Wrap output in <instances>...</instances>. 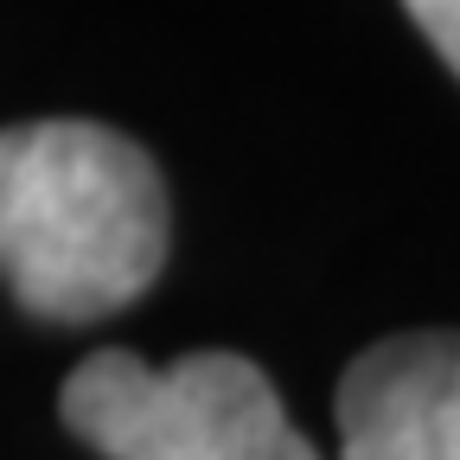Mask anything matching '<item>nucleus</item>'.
Segmentation results:
<instances>
[{"instance_id":"obj_1","label":"nucleus","mask_w":460,"mask_h":460,"mask_svg":"<svg viewBox=\"0 0 460 460\" xmlns=\"http://www.w3.org/2000/svg\"><path fill=\"white\" fill-rule=\"evenodd\" d=\"M0 262L39 320H109L166 262L160 166L102 122H26L0 141Z\"/></svg>"},{"instance_id":"obj_2","label":"nucleus","mask_w":460,"mask_h":460,"mask_svg":"<svg viewBox=\"0 0 460 460\" xmlns=\"http://www.w3.org/2000/svg\"><path fill=\"white\" fill-rule=\"evenodd\" d=\"M65 429L96 460H320L275 384L237 352H96L65 377Z\"/></svg>"},{"instance_id":"obj_3","label":"nucleus","mask_w":460,"mask_h":460,"mask_svg":"<svg viewBox=\"0 0 460 460\" xmlns=\"http://www.w3.org/2000/svg\"><path fill=\"white\" fill-rule=\"evenodd\" d=\"M339 460H460V332H402L345 365Z\"/></svg>"},{"instance_id":"obj_4","label":"nucleus","mask_w":460,"mask_h":460,"mask_svg":"<svg viewBox=\"0 0 460 460\" xmlns=\"http://www.w3.org/2000/svg\"><path fill=\"white\" fill-rule=\"evenodd\" d=\"M402 7L422 26V39L447 58V71L460 77V0H402Z\"/></svg>"}]
</instances>
